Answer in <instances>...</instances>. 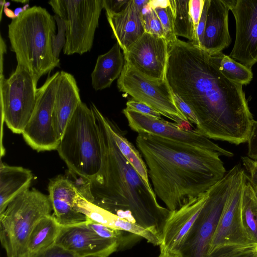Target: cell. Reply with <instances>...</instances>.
Returning <instances> with one entry per match:
<instances>
[{
  "mask_svg": "<svg viewBox=\"0 0 257 257\" xmlns=\"http://www.w3.org/2000/svg\"><path fill=\"white\" fill-rule=\"evenodd\" d=\"M246 175L240 168L222 210L208 255L223 246L250 244L241 220L242 196Z\"/></svg>",
  "mask_w": 257,
  "mask_h": 257,
  "instance_id": "cell-14",
  "label": "cell"
},
{
  "mask_svg": "<svg viewBox=\"0 0 257 257\" xmlns=\"http://www.w3.org/2000/svg\"><path fill=\"white\" fill-rule=\"evenodd\" d=\"M48 4L66 25L64 54L82 55L89 52L103 9V0H52Z\"/></svg>",
  "mask_w": 257,
  "mask_h": 257,
  "instance_id": "cell-8",
  "label": "cell"
},
{
  "mask_svg": "<svg viewBox=\"0 0 257 257\" xmlns=\"http://www.w3.org/2000/svg\"><path fill=\"white\" fill-rule=\"evenodd\" d=\"M222 73L233 81L242 85L249 84L253 78L251 69L224 54L222 52L210 54Z\"/></svg>",
  "mask_w": 257,
  "mask_h": 257,
  "instance_id": "cell-29",
  "label": "cell"
},
{
  "mask_svg": "<svg viewBox=\"0 0 257 257\" xmlns=\"http://www.w3.org/2000/svg\"><path fill=\"white\" fill-rule=\"evenodd\" d=\"M111 131L120 151L142 178L149 190L154 192L149 180L148 169L142 155L125 137L123 131L114 121L109 119Z\"/></svg>",
  "mask_w": 257,
  "mask_h": 257,
  "instance_id": "cell-26",
  "label": "cell"
},
{
  "mask_svg": "<svg viewBox=\"0 0 257 257\" xmlns=\"http://www.w3.org/2000/svg\"><path fill=\"white\" fill-rule=\"evenodd\" d=\"M142 18L145 32L158 37L165 38L161 22L154 9L151 8L142 15Z\"/></svg>",
  "mask_w": 257,
  "mask_h": 257,
  "instance_id": "cell-33",
  "label": "cell"
},
{
  "mask_svg": "<svg viewBox=\"0 0 257 257\" xmlns=\"http://www.w3.org/2000/svg\"><path fill=\"white\" fill-rule=\"evenodd\" d=\"M227 2L236 23L235 39L229 57L251 69L257 62V0Z\"/></svg>",
  "mask_w": 257,
  "mask_h": 257,
  "instance_id": "cell-13",
  "label": "cell"
},
{
  "mask_svg": "<svg viewBox=\"0 0 257 257\" xmlns=\"http://www.w3.org/2000/svg\"><path fill=\"white\" fill-rule=\"evenodd\" d=\"M81 189L75 201L76 209L86 218L108 227L142 237L154 245H160L161 238L152 231L122 219L88 201Z\"/></svg>",
  "mask_w": 257,
  "mask_h": 257,
  "instance_id": "cell-19",
  "label": "cell"
},
{
  "mask_svg": "<svg viewBox=\"0 0 257 257\" xmlns=\"http://www.w3.org/2000/svg\"><path fill=\"white\" fill-rule=\"evenodd\" d=\"M9 3H5V6H4V11L6 14V15L7 16V17L12 18V19H14L16 18L14 12H12L11 10H10L9 8H8V6H9L10 5H8Z\"/></svg>",
  "mask_w": 257,
  "mask_h": 257,
  "instance_id": "cell-45",
  "label": "cell"
},
{
  "mask_svg": "<svg viewBox=\"0 0 257 257\" xmlns=\"http://www.w3.org/2000/svg\"><path fill=\"white\" fill-rule=\"evenodd\" d=\"M29 257H79L74 253L56 243Z\"/></svg>",
  "mask_w": 257,
  "mask_h": 257,
  "instance_id": "cell-35",
  "label": "cell"
},
{
  "mask_svg": "<svg viewBox=\"0 0 257 257\" xmlns=\"http://www.w3.org/2000/svg\"><path fill=\"white\" fill-rule=\"evenodd\" d=\"M101 146V165L96 177L85 181L92 203L140 225L161 239L171 211L158 203L144 180L120 151L109 119L91 103Z\"/></svg>",
  "mask_w": 257,
  "mask_h": 257,
  "instance_id": "cell-3",
  "label": "cell"
},
{
  "mask_svg": "<svg viewBox=\"0 0 257 257\" xmlns=\"http://www.w3.org/2000/svg\"><path fill=\"white\" fill-rule=\"evenodd\" d=\"M126 108L135 111L144 115L155 118L162 119L161 114L149 105L135 99L128 100L126 103Z\"/></svg>",
  "mask_w": 257,
  "mask_h": 257,
  "instance_id": "cell-36",
  "label": "cell"
},
{
  "mask_svg": "<svg viewBox=\"0 0 257 257\" xmlns=\"http://www.w3.org/2000/svg\"><path fill=\"white\" fill-rule=\"evenodd\" d=\"M257 244L228 245L216 249L207 257H251Z\"/></svg>",
  "mask_w": 257,
  "mask_h": 257,
  "instance_id": "cell-30",
  "label": "cell"
},
{
  "mask_svg": "<svg viewBox=\"0 0 257 257\" xmlns=\"http://www.w3.org/2000/svg\"><path fill=\"white\" fill-rule=\"evenodd\" d=\"M175 103L180 111L191 123H195L196 125L198 122L196 117L189 106L185 103L178 95L173 92Z\"/></svg>",
  "mask_w": 257,
  "mask_h": 257,
  "instance_id": "cell-40",
  "label": "cell"
},
{
  "mask_svg": "<svg viewBox=\"0 0 257 257\" xmlns=\"http://www.w3.org/2000/svg\"><path fill=\"white\" fill-rule=\"evenodd\" d=\"M190 0H169L175 33L195 44L196 31L189 13Z\"/></svg>",
  "mask_w": 257,
  "mask_h": 257,
  "instance_id": "cell-28",
  "label": "cell"
},
{
  "mask_svg": "<svg viewBox=\"0 0 257 257\" xmlns=\"http://www.w3.org/2000/svg\"><path fill=\"white\" fill-rule=\"evenodd\" d=\"M165 77L195 114L198 132L236 145L247 142L254 120L242 85L224 75L203 48L179 39L169 43Z\"/></svg>",
  "mask_w": 257,
  "mask_h": 257,
  "instance_id": "cell-1",
  "label": "cell"
},
{
  "mask_svg": "<svg viewBox=\"0 0 257 257\" xmlns=\"http://www.w3.org/2000/svg\"><path fill=\"white\" fill-rule=\"evenodd\" d=\"M251 257H257V245L255 247Z\"/></svg>",
  "mask_w": 257,
  "mask_h": 257,
  "instance_id": "cell-48",
  "label": "cell"
},
{
  "mask_svg": "<svg viewBox=\"0 0 257 257\" xmlns=\"http://www.w3.org/2000/svg\"><path fill=\"white\" fill-rule=\"evenodd\" d=\"M256 163H257V161H256Z\"/></svg>",
  "mask_w": 257,
  "mask_h": 257,
  "instance_id": "cell-50",
  "label": "cell"
},
{
  "mask_svg": "<svg viewBox=\"0 0 257 257\" xmlns=\"http://www.w3.org/2000/svg\"><path fill=\"white\" fill-rule=\"evenodd\" d=\"M158 257H180L179 254L173 252L160 253Z\"/></svg>",
  "mask_w": 257,
  "mask_h": 257,
  "instance_id": "cell-46",
  "label": "cell"
},
{
  "mask_svg": "<svg viewBox=\"0 0 257 257\" xmlns=\"http://www.w3.org/2000/svg\"><path fill=\"white\" fill-rule=\"evenodd\" d=\"M135 4L141 13L142 10L145 5L148 4L150 1V0H142V1H135L134 0Z\"/></svg>",
  "mask_w": 257,
  "mask_h": 257,
  "instance_id": "cell-44",
  "label": "cell"
},
{
  "mask_svg": "<svg viewBox=\"0 0 257 257\" xmlns=\"http://www.w3.org/2000/svg\"><path fill=\"white\" fill-rule=\"evenodd\" d=\"M53 210L49 196L33 189L21 193L0 213V239L7 257L27 253V245L36 224Z\"/></svg>",
  "mask_w": 257,
  "mask_h": 257,
  "instance_id": "cell-6",
  "label": "cell"
},
{
  "mask_svg": "<svg viewBox=\"0 0 257 257\" xmlns=\"http://www.w3.org/2000/svg\"><path fill=\"white\" fill-rule=\"evenodd\" d=\"M33 179L30 170L1 162L0 213L12 200L29 190Z\"/></svg>",
  "mask_w": 257,
  "mask_h": 257,
  "instance_id": "cell-23",
  "label": "cell"
},
{
  "mask_svg": "<svg viewBox=\"0 0 257 257\" xmlns=\"http://www.w3.org/2000/svg\"><path fill=\"white\" fill-rule=\"evenodd\" d=\"M81 257H108V256L103 254H92Z\"/></svg>",
  "mask_w": 257,
  "mask_h": 257,
  "instance_id": "cell-47",
  "label": "cell"
},
{
  "mask_svg": "<svg viewBox=\"0 0 257 257\" xmlns=\"http://www.w3.org/2000/svg\"><path fill=\"white\" fill-rule=\"evenodd\" d=\"M241 220L249 242L257 244V199L247 174L242 196Z\"/></svg>",
  "mask_w": 257,
  "mask_h": 257,
  "instance_id": "cell-27",
  "label": "cell"
},
{
  "mask_svg": "<svg viewBox=\"0 0 257 257\" xmlns=\"http://www.w3.org/2000/svg\"><path fill=\"white\" fill-rule=\"evenodd\" d=\"M48 191L53 214L61 226L86 221V216L75 207L76 200L81 191V185H77L67 178L59 175L50 181Z\"/></svg>",
  "mask_w": 257,
  "mask_h": 257,
  "instance_id": "cell-18",
  "label": "cell"
},
{
  "mask_svg": "<svg viewBox=\"0 0 257 257\" xmlns=\"http://www.w3.org/2000/svg\"><path fill=\"white\" fill-rule=\"evenodd\" d=\"M106 15L113 37L123 53L126 52L145 33L142 15L134 0H129L120 12Z\"/></svg>",
  "mask_w": 257,
  "mask_h": 257,
  "instance_id": "cell-21",
  "label": "cell"
},
{
  "mask_svg": "<svg viewBox=\"0 0 257 257\" xmlns=\"http://www.w3.org/2000/svg\"><path fill=\"white\" fill-rule=\"evenodd\" d=\"M153 9L161 22L165 39L168 43L177 40L178 38L175 33L172 14L169 6L167 8L158 7Z\"/></svg>",
  "mask_w": 257,
  "mask_h": 257,
  "instance_id": "cell-32",
  "label": "cell"
},
{
  "mask_svg": "<svg viewBox=\"0 0 257 257\" xmlns=\"http://www.w3.org/2000/svg\"><path fill=\"white\" fill-rule=\"evenodd\" d=\"M69 172L90 181L101 165V146L94 114L81 102L67 124L56 149Z\"/></svg>",
  "mask_w": 257,
  "mask_h": 257,
  "instance_id": "cell-5",
  "label": "cell"
},
{
  "mask_svg": "<svg viewBox=\"0 0 257 257\" xmlns=\"http://www.w3.org/2000/svg\"><path fill=\"white\" fill-rule=\"evenodd\" d=\"M247 157L257 161V120H254L247 140Z\"/></svg>",
  "mask_w": 257,
  "mask_h": 257,
  "instance_id": "cell-39",
  "label": "cell"
},
{
  "mask_svg": "<svg viewBox=\"0 0 257 257\" xmlns=\"http://www.w3.org/2000/svg\"><path fill=\"white\" fill-rule=\"evenodd\" d=\"M124 62L123 53L117 42L108 52L98 56L91 74L93 88L97 91L109 87L120 76Z\"/></svg>",
  "mask_w": 257,
  "mask_h": 257,
  "instance_id": "cell-24",
  "label": "cell"
},
{
  "mask_svg": "<svg viewBox=\"0 0 257 257\" xmlns=\"http://www.w3.org/2000/svg\"><path fill=\"white\" fill-rule=\"evenodd\" d=\"M239 165L208 190L207 200L187 234L178 254L180 257H207L222 210L230 195Z\"/></svg>",
  "mask_w": 257,
  "mask_h": 257,
  "instance_id": "cell-7",
  "label": "cell"
},
{
  "mask_svg": "<svg viewBox=\"0 0 257 257\" xmlns=\"http://www.w3.org/2000/svg\"><path fill=\"white\" fill-rule=\"evenodd\" d=\"M128 1L127 0H103V9L106 13H116L120 12L122 7H124Z\"/></svg>",
  "mask_w": 257,
  "mask_h": 257,
  "instance_id": "cell-42",
  "label": "cell"
},
{
  "mask_svg": "<svg viewBox=\"0 0 257 257\" xmlns=\"http://www.w3.org/2000/svg\"><path fill=\"white\" fill-rule=\"evenodd\" d=\"M61 227L53 214L41 219L30 233L27 252L31 255L54 244Z\"/></svg>",
  "mask_w": 257,
  "mask_h": 257,
  "instance_id": "cell-25",
  "label": "cell"
},
{
  "mask_svg": "<svg viewBox=\"0 0 257 257\" xmlns=\"http://www.w3.org/2000/svg\"><path fill=\"white\" fill-rule=\"evenodd\" d=\"M117 85L120 91L149 105L181 127L185 128L184 125H192L176 105L166 79H150L125 61Z\"/></svg>",
  "mask_w": 257,
  "mask_h": 257,
  "instance_id": "cell-10",
  "label": "cell"
},
{
  "mask_svg": "<svg viewBox=\"0 0 257 257\" xmlns=\"http://www.w3.org/2000/svg\"><path fill=\"white\" fill-rule=\"evenodd\" d=\"M205 0H190L189 13L195 29L199 22Z\"/></svg>",
  "mask_w": 257,
  "mask_h": 257,
  "instance_id": "cell-41",
  "label": "cell"
},
{
  "mask_svg": "<svg viewBox=\"0 0 257 257\" xmlns=\"http://www.w3.org/2000/svg\"><path fill=\"white\" fill-rule=\"evenodd\" d=\"M122 112L130 128L138 133H146L203 148L216 152L220 156H233L232 153L220 147L196 130L185 129L175 122L144 115L126 108L123 109Z\"/></svg>",
  "mask_w": 257,
  "mask_h": 257,
  "instance_id": "cell-12",
  "label": "cell"
},
{
  "mask_svg": "<svg viewBox=\"0 0 257 257\" xmlns=\"http://www.w3.org/2000/svg\"><path fill=\"white\" fill-rule=\"evenodd\" d=\"M53 17L57 25L58 32L57 35L54 34L52 36V50L55 59L60 61V53L66 42V27L64 21L59 16L55 14Z\"/></svg>",
  "mask_w": 257,
  "mask_h": 257,
  "instance_id": "cell-31",
  "label": "cell"
},
{
  "mask_svg": "<svg viewBox=\"0 0 257 257\" xmlns=\"http://www.w3.org/2000/svg\"><path fill=\"white\" fill-rule=\"evenodd\" d=\"M55 22L46 9L34 6L12 19L8 25L11 50L16 55L17 65L30 73L36 85L43 75L60 66L51 47Z\"/></svg>",
  "mask_w": 257,
  "mask_h": 257,
  "instance_id": "cell-4",
  "label": "cell"
},
{
  "mask_svg": "<svg viewBox=\"0 0 257 257\" xmlns=\"http://www.w3.org/2000/svg\"><path fill=\"white\" fill-rule=\"evenodd\" d=\"M149 5L152 9L156 8H167L169 5V0H150Z\"/></svg>",
  "mask_w": 257,
  "mask_h": 257,
  "instance_id": "cell-43",
  "label": "cell"
},
{
  "mask_svg": "<svg viewBox=\"0 0 257 257\" xmlns=\"http://www.w3.org/2000/svg\"><path fill=\"white\" fill-rule=\"evenodd\" d=\"M227 1L209 0L202 48L210 54L222 52L231 42Z\"/></svg>",
  "mask_w": 257,
  "mask_h": 257,
  "instance_id": "cell-20",
  "label": "cell"
},
{
  "mask_svg": "<svg viewBox=\"0 0 257 257\" xmlns=\"http://www.w3.org/2000/svg\"><path fill=\"white\" fill-rule=\"evenodd\" d=\"M81 102L79 89L73 75L60 71L53 114L54 127L59 141Z\"/></svg>",
  "mask_w": 257,
  "mask_h": 257,
  "instance_id": "cell-22",
  "label": "cell"
},
{
  "mask_svg": "<svg viewBox=\"0 0 257 257\" xmlns=\"http://www.w3.org/2000/svg\"><path fill=\"white\" fill-rule=\"evenodd\" d=\"M37 86L30 73L19 65L8 78L1 74L2 119L14 133L22 134L31 118Z\"/></svg>",
  "mask_w": 257,
  "mask_h": 257,
  "instance_id": "cell-9",
  "label": "cell"
},
{
  "mask_svg": "<svg viewBox=\"0 0 257 257\" xmlns=\"http://www.w3.org/2000/svg\"><path fill=\"white\" fill-rule=\"evenodd\" d=\"M60 72L49 76L36 92V101L23 137L34 150L48 151L57 149L59 141L54 127L53 108Z\"/></svg>",
  "mask_w": 257,
  "mask_h": 257,
  "instance_id": "cell-11",
  "label": "cell"
},
{
  "mask_svg": "<svg viewBox=\"0 0 257 257\" xmlns=\"http://www.w3.org/2000/svg\"><path fill=\"white\" fill-rule=\"evenodd\" d=\"M208 197V191L171 213L163 229L160 253H178Z\"/></svg>",
  "mask_w": 257,
  "mask_h": 257,
  "instance_id": "cell-16",
  "label": "cell"
},
{
  "mask_svg": "<svg viewBox=\"0 0 257 257\" xmlns=\"http://www.w3.org/2000/svg\"><path fill=\"white\" fill-rule=\"evenodd\" d=\"M136 144L156 195L170 211L206 192L225 175L216 152L146 133H138Z\"/></svg>",
  "mask_w": 257,
  "mask_h": 257,
  "instance_id": "cell-2",
  "label": "cell"
},
{
  "mask_svg": "<svg viewBox=\"0 0 257 257\" xmlns=\"http://www.w3.org/2000/svg\"><path fill=\"white\" fill-rule=\"evenodd\" d=\"M17 257H29V254L27 253L25 254L22 255L21 256H19Z\"/></svg>",
  "mask_w": 257,
  "mask_h": 257,
  "instance_id": "cell-49",
  "label": "cell"
},
{
  "mask_svg": "<svg viewBox=\"0 0 257 257\" xmlns=\"http://www.w3.org/2000/svg\"><path fill=\"white\" fill-rule=\"evenodd\" d=\"M209 5V0H205L201 16L196 30V42L194 45L202 48L204 41V32Z\"/></svg>",
  "mask_w": 257,
  "mask_h": 257,
  "instance_id": "cell-38",
  "label": "cell"
},
{
  "mask_svg": "<svg viewBox=\"0 0 257 257\" xmlns=\"http://www.w3.org/2000/svg\"><path fill=\"white\" fill-rule=\"evenodd\" d=\"M241 160L249 174V181L257 199V163L247 156L242 157Z\"/></svg>",
  "mask_w": 257,
  "mask_h": 257,
  "instance_id": "cell-37",
  "label": "cell"
},
{
  "mask_svg": "<svg viewBox=\"0 0 257 257\" xmlns=\"http://www.w3.org/2000/svg\"><path fill=\"white\" fill-rule=\"evenodd\" d=\"M169 43L145 32L123 53L125 61L144 76L154 80L166 79Z\"/></svg>",
  "mask_w": 257,
  "mask_h": 257,
  "instance_id": "cell-15",
  "label": "cell"
},
{
  "mask_svg": "<svg viewBox=\"0 0 257 257\" xmlns=\"http://www.w3.org/2000/svg\"><path fill=\"white\" fill-rule=\"evenodd\" d=\"M85 222L100 236L105 239L117 241L120 245L123 242L124 238L122 233L124 231L108 227L88 218H86Z\"/></svg>",
  "mask_w": 257,
  "mask_h": 257,
  "instance_id": "cell-34",
  "label": "cell"
},
{
  "mask_svg": "<svg viewBox=\"0 0 257 257\" xmlns=\"http://www.w3.org/2000/svg\"><path fill=\"white\" fill-rule=\"evenodd\" d=\"M55 243L79 257L92 254H103L108 256L120 246L117 241L100 236L85 222L62 226Z\"/></svg>",
  "mask_w": 257,
  "mask_h": 257,
  "instance_id": "cell-17",
  "label": "cell"
}]
</instances>
